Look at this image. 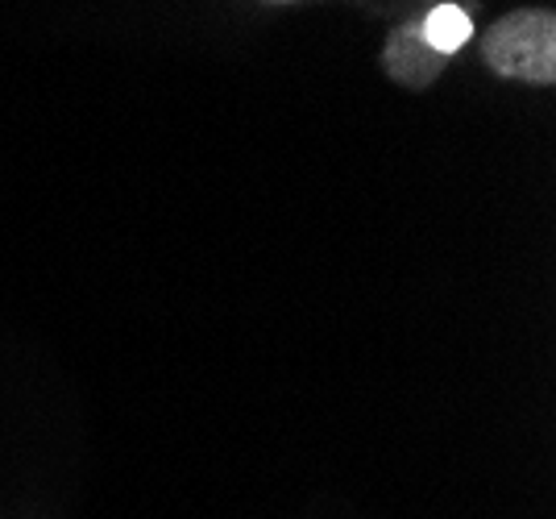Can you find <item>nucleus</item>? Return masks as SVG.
Here are the masks:
<instances>
[{"instance_id":"nucleus-3","label":"nucleus","mask_w":556,"mask_h":519,"mask_svg":"<svg viewBox=\"0 0 556 519\" xmlns=\"http://www.w3.org/2000/svg\"><path fill=\"white\" fill-rule=\"evenodd\" d=\"M419 34H424V42L432 50H441L444 59L453 54V50H462L469 42V34H473V22H469V13L457 9V4H441V9H432L424 22H419Z\"/></svg>"},{"instance_id":"nucleus-2","label":"nucleus","mask_w":556,"mask_h":519,"mask_svg":"<svg viewBox=\"0 0 556 519\" xmlns=\"http://www.w3.org/2000/svg\"><path fill=\"white\" fill-rule=\"evenodd\" d=\"M382 63H387V75L399 79L403 88H428L444 72L448 59L424 42L419 25H399L391 34V42H387V59Z\"/></svg>"},{"instance_id":"nucleus-1","label":"nucleus","mask_w":556,"mask_h":519,"mask_svg":"<svg viewBox=\"0 0 556 519\" xmlns=\"http://www.w3.org/2000/svg\"><path fill=\"white\" fill-rule=\"evenodd\" d=\"M482 59L490 72L523 79V84H553L556 79V17L548 9H519L490 25L482 38Z\"/></svg>"}]
</instances>
